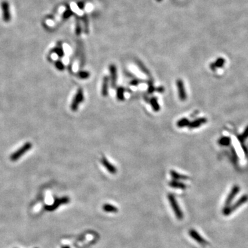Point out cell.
<instances>
[{
    "mask_svg": "<svg viewBox=\"0 0 248 248\" xmlns=\"http://www.w3.org/2000/svg\"><path fill=\"white\" fill-rule=\"evenodd\" d=\"M248 201V195H243L241 196L238 200H237L235 203L232 205H230V206L223 209V214L225 217L230 216L231 214H232L236 211L237 209H239L240 207H241L243 205H244L245 203Z\"/></svg>",
    "mask_w": 248,
    "mask_h": 248,
    "instance_id": "obj_1",
    "label": "cell"
},
{
    "mask_svg": "<svg viewBox=\"0 0 248 248\" xmlns=\"http://www.w3.org/2000/svg\"><path fill=\"white\" fill-rule=\"evenodd\" d=\"M168 201L170 202V204L172 207V210L175 214V216L179 220H181L183 219V213L182 212V210H181L180 207L178 204V202L177 201L175 196L172 195V194H169L168 195Z\"/></svg>",
    "mask_w": 248,
    "mask_h": 248,
    "instance_id": "obj_2",
    "label": "cell"
},
{
    "mask_svg": "<svg viewBox=\"0 0 248 248\" xmlns=\"http://www.w3.org/2000/svg\"><path fill=\"white\" fill-rule=\"evenodd\" d=\"M240 192V187L239 185H234L232 188L230 193L228 194V195L227 196V198H226L225 201V204H224V207L223 208H225V207H227L228 206H230V205H232V203L233 200L235 198V196L238 195Z\"/></svg>",
    "mask_w": 248,
    "mask_h": 248,
    "instance_id": "obj_3",
    "label": "cell"
},
{
    "mask_svg": "<svg viewBox=\"0 0 248 248\" xmlns=\"http://www.w3.org/2000/svg\"><path fill=\"white\" fill-rule=\"evenodd\" d=\"M84 99V96H83V91L82 88H79L77 90L76 95L75 96L73 101H72L71 104V109L73 111H76L78 109L79 104L82 103Z\"/></svg>",
    "mask_w": 248,
    "mask_h": 248,
    "instance_id": "obj_4",
    "label": "cell"
},
{
    "mask_svg": "<svg viewBox=\"0 0 248 248\" xmlns=\"http://www.w3.org/2000/svg\"><path fill=\"white\" fill-rule=\"evenodd\" d=\"M2 10V17H3V20L5 22H9L11 20V15L10 12V6L9 3L6 0L2 2L1 4Z\"/></svg>",
    "mask_w": 248,
    "mask_h": 248,
    "instance_id": "obj_5",
    "label": "cell"
},
{
    "mask_svg": "<svg viewBox=\"0 0 248 248\" xmlns=\"http://www.w3.org/2000/svg\"><path fill=\"white\" fill-rule=\"evenodd\" d=\"M189 234L191 236V238L193 239L195 241L198 243L199 244H200L201 245H203V246H206L209 244V243L207 242L206 239L202 237V236L199 234L197 231L194 230V229H191L189 231Z\"/></svg>",
    "mask_w": 248,
    "mask_h": 248,
    "instance_id": "obj_6",
    "label": "cell"
},
{
    "mask_svg": "<svg viewBox=\"0 0 248 248\" xmlns=\"http://www.w3.org/2000/svg\"><path fill=\"white\" fill-rule=\"evenodd\" d=\"M177 86L180 100L181 101H185L186 99H187V95H186L184 83H183V82L181 79H178L177 81Z\"/></svg>",
    "mask_w": 248,
    "mask_h": 248,
    "instance_id": "obj_7",
    "label": "cell"
},
{
    "mask_svg": "<svg viewBox=\"0 0 248 248\" xmlns=\"http://www.w3.org/2000/svg\"><path fill=\"white\" fill-rule=\"evenodd\" d=\"M109 71L110 75V82H111L112 87L115 88L117 81V68L114 64H111L109 66Z\"/></svg>",
    "mask_w": 248,
    "mask_h": 248,
    "instance_id": "obj_8",
    "label": "cell"
},
{
    "mask_svg": "<svg viewBox=\"0 0 248 248\" xmlns=\"http://www.w3.org/2000/svg\"><path fill=\"white\" fill-rule=\"evenodd\" d=\"M101 162L102 163V165L104 166V168H106V169L108 170V172L110 174H115L117 173V170L115 167L112 165V164L109 162V161L107 159L106 157H102L101 159Z\"/></svg>",
    "mask_w": 248,
    "mask_h": 248,
    "instance_id": "obj_9",
    "label": "cell"
},
{
    "mask_svg": "<svg viewBox=\"0 0 248 248\" xmlns=\"http://www.w3.org/2000/svg\"><path fill=\"white\" fill-rule=\"evenodd\" d=\"M207 121V119L205 117H201V118L196 119L195 120L191 121V122L189 124V126H188V128H190V129H195V128H199L202 125H203V124L206 123Z\"/></svg>",
    "mask_w": 248,
    "mask_h": 248,
    "instance_id": "obj_10",
    "label": "cell"
},
{
    "mask_svg": "<svg viewBox=\"0 0 248 248\" xmlns=\"http://www.w3.org/2000/svg\"><path fill=\"white\" fill-rule=\"evenodd\" d=\"M108 85L109 78L108 76H105L103 79V83L101 87V94L103 97H107L108 95Z\"/></svg>",
    "mask_w": 248,
    "mask_h": 248,
    "instance_id": "obj_11",
    "label": "cell"
},
{
    "mask_svg": "<svg viewBox=\"0 0 248 248\" xmlns=\"http://www.w3.org/2000/svg\"><path fill=\"white\" fill-rule=\"evenodd\" d=\"M169 185L171 188H174V189H180V190H185L187 188V186L182 182H180L177 180H172L169 182Z\"/></svg>",
    "mask_w": 248,
    "mask_h": 248,
    "instance_id": "obj_12",
    "label": "cell"
},
{
    "mask_svg": "<svg viewBox=\"0 0 248 248\" xmlns=\"http://www.w3.org/2000/svg\"><path fill=\"white\" fill-rule=\"evenodd\" d=\"M225 63V60L223 58H219L217 59L214 62H213L211 64H210V68L212 71H214V70L222 68V67L224 66V64Z\"/></svg>",
    "mask_w": 248,
    "mask_h": 248,
    "instance_id": "obj_13",
    "label": "cell"
},
{
    "mask_svg": "<svg viewBox=\"0 0 248 248\" xmlns=\"http://www.w3.org/2000/svg\"><path fill=\"white\" fill-rule=\"evenodd\" d=\"M150 104L154 111L155 112L159 111L161 107L159 106V104L157 97H152V98H150Z\"/></svg>",
    "mask_w": 248,
    "mask_h": 248,
    "instance_id": "obj_14",
    "label": "cell"
},
{
    "mask_svg": "<svg viewBox=\"0 0 248 248\" xmlns=\"http://www.w3.org/2000/svg\"><path fill=\"white\" fill-rule=\"evenodd\" d=\"M170 174L171 177L173 178L174 180H177V181L189 179V177H188V176H185V175L178 173L177 172L174 171V170H170Z\"/></svg>",
    "mask_w": 248,
    "mask_h": 248,
    "instance_id": "obj_15",
    "label": "cell"
},
{
    "mask_svg": "<svg viewBox=\"0 0 248 248\" xmlns=\"http://www.w3.org/2000/svg\"><path fill=\"white\" fill-rule=\"evenodd\" d=\"M102 208H103V210L104 212H110V213H117L119 211L117 207H115L114 206H112V205H110L108 203L104 204L103 207H102Z\"/></svg>",
    "mask_w": 248,
    "mask_h": 248,
    "instance_id": "obj_16",
    "label": "cell"
},
{
    "mask_svg": "<svg viewBox=\"0 0 248 248\" xmlns=\"http://www.w3.org/2000/svg\"><path fill=\"white\" fill-rule=\"evenodd\" d=\"M124 93H125V88L122 86H119L117 88V98L119 101H124V99H125Z\"/></svg>",
    "mask_w": 248,
    "mask_h": 248,
    "instance_id": "obj_17",
    "label": "cell"
},
{
    "mask_svg": "<svg viewBox=\"0 0 248 248\" xmlns=\"http://www.w3.org/2000/svg\"><path fill=\"white\" fill-rule=\"evenodd\" d=\"M190 123V121H189L188 118H182L180 119L177 122V126L178 128H185L187 127V126H189V124Z\"/></svg>",
    "mask_w": 248,
    "mask_h": 248,
    "instance_id": "obj_18",
    "label": "cell"
},
{
    "mask_svg": "<svg viewBox=\"0 0 248 248\" xmlns=\"http://www.w3.org/2000/svg\"><path fill=\"white\" fill-rule=\"evenodd\" d=\"M218 143H219V145L226 146V145H229L230 144L231 139L229 137H223L222 138L219 139Z\"/></svg>",
    "mask_w": 248,
    "mask_h": 248,
    "instance_id": "obj_19",
    "label": "cell"
},
{
    "mask_svg": "<svg viewBox=\"0 0 248 248\" xmlns=\"http://www.w3.org/2000/svg\"><path fill=\"white\" fill-rule=\"evenodd\" d=\"M248 138V126L245 129L243 133L241 135H239V139L241 142H244L245 140Z\"/></svg>",
    "mask_w": 248,
    "mask_h": 248,
    "instance_id": "obj_20",
    "label": "cell"
},
{
    "mask_svg": "<svg viewBox=\"0 0 248 248\" xmlns=\"http://www.w3.org/2000/svg\"><path fill=\"white\" fill-rule=\"evenodd\" d=\"M78 77L82 79H86L90 77V73L88 71H80L78 73Z\"/></svg>",
    "mask_w": 248,
    "mask_h": 248,
    "instance_id": "obj_21",
    "label": "cell"
},
{
    "mask_svg": "<svg viewBox=\"0 0 248 248\" xmlns=\"http://www.w3.org/2000/svg\"><path fill=\"white\" fill-rule=\"evenodd\" d=\"M156 90L155 86H154L152 82H149V85H148V93L150 94H152V93H154V91Z\"/></svg>",
    "mask_w": 248,
    "mask_h": 248,
    "instance_id": "obj_22",
    "label": "cell"
},
{
    "mask_svg": "<svg viewBox=\"0 0 248 248\" xmlns=\"http://www.w3.org/2000/svg\"><path fill=\"white\" fill-rule=\"evenodd\" d=\"M143 82V81L142 80H141V79H133L130 82V84L131 85V86H137V85H139V83H142Z\"/></svg>",
    "mask_w": 248,
    "mask_h": 248,
    "instance_id": "obj_23",
    "label": "cell"
},
{
    "mask_svg": "<svg viewBox=\"0 0 248 248\" xmlns=\"http://www.w3.org/2000/svg\"><path fill=\"white\" fill-rule=\"evenodd\" d=\"M71 15H72V12L71 11V10H67V11H66L65 13L64 14V17L65 19L68 18Z\"/></svg>",
    "mask_w": 248,
    "mask_h": 248,
    "instance_id": "obj_24",
    "label": "cell"
},
{
    "mask_svg": "<svg viewBox=\"0 0 248 248\" xmlns=\"http://www.w3.org/2000/svg\"><path fill=\"white\" fill-rule=\"evenodd\" d=\"M57 67L59 70H63L64 68L63 64H62L60 61H58L57 63Z\"/></svg>",
    "mask_w": 248,
    "mask_h": 248,
    "instance_id": "obj_25",
    "label": "cell"
},
{
    "mask_svg": "<svg viewBox=\"0 0 248 248\" xmlns=\"http://www.w3.org/2000/svg\"><path fill=\"white\" fill-rule=\"evenodd\" d=\"M62 248H70L68 246H64V247H63Z\"/></svg>",
    "mask_w": 248,
    "mask_h": 248,
    "instance_id": "obj_26",
    "label": "cell"
}]
</instances>
